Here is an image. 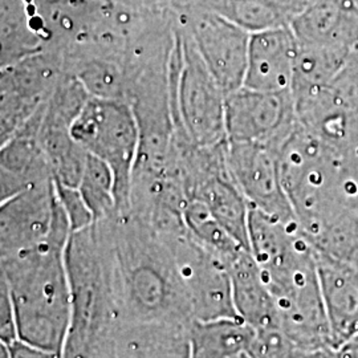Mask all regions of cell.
<instances>
[{
    "instance_id": "16",
    "label": "cell",
    "mask_w": 358,
    "mask_h": 358,
    "mask_svg": "<svg viewBox=\"0 0 358 358\" xmlns=\"http://www.w3.org/2000/svg\"><path fill=\"white\" fill-rule=\"evenodd\" d=\"M190 325L167 324L122 329L117 358H192Z\"/></svg>"
},
{
    "instance_id": "22",
    "label": "cell",
    "mask_w": 358,
    "mask_h": 358,
    "mask_svg": "<svg viewBox=\"0 0 358 358\" xmlns=\"http://www.w3.org/2000/svg\"><path fill=\"white\" fill-rule=\"evenodd\" d=\"M77 189L88 206L94 223L115 215V177L103 161L90 154L87 155Z\"/></svg>"
},
{
    "instance_id": "14",
    "label": "cell",
    "mask_w": 358,
    "mask_h": 358,
    "mask_svg": "<svg viewBox=\"0 0 358 358\" xmlns=\"http://www.w3.org/2000/svg\"><path fill=\"white\" fill-rule=\"evenodd\" d=\"M51 73L32 56L0 69V115L17 130L51 97Z\"/></svg>"
},
{
    "instance_id": "10",
    "label": "cell",
    "mask_w": 358,
    "mask_h": 358,
    "mask_svg": "<svg viewBox=\"0 0 358 358\" xmlns=\"http://www.w3.org/2000/svg\"><path fill=\"white\" fill-rule=\"evenodd\" d=\"M227 162L231 176L250 207L284 223H297L282 186L276 148L266 143L227 141Z\"/></svg>"
},
{
    "instance_id": "20",
    "label": "cell",
    "mask_w": 358,
    "mask_h": 358,
    "mask_svg": "<svg viewBox=\"0 0 358 358\" xmlns=\"http://www.w3.org/2000/svg\"><path fill=\"white\" fill-rule=\"evenodd\" d=\"M317 255L328 257L358 273V214L346 208L309 239Z\"/></svg>"
},
{
    "instance_id": "8",
    "label": "cell",
    "mask_w": 358,
    "mask_h": 358,
    "mask_svg": "<svg viewBox=\"0 0 358 358\" xmlns=\"http://www.w3.org/2000/svg\"><path fill=\"white\" fill-rule=\"evenodd\" d=\"M192 303L194 320L241 319L232 294L230 271L189 234L169 238Z\"/></svg>"
},
{
    "instance_id": "12",
    "label": "cell",
    "mask_w": 358,
    "mask_h": 358,
    "mask_svg": "<svg viewBox=\"0 0 358 358\" xmlns=\"http://www.w3.org/2000/svg\"><path fill=\"white\" fill-rule=\"evenodd\" d=\"M299 44L291 27L251 34L243 87L287 93L292 90Z\"/></svg>"
},
{
    "instance_id": "3",
    "label": "cell",
    "mask_w": 358,
    "mask_h": 358,
    "mask_svg": "<svg viewBox=\"0 0 358 358\" xmlns=\"http://www.w3.org/2000/svg\"><path fill=\"white\" fill-rule=\"evenodd\" d=\"M65 267L71 315L62 358H117L120 315L109 257L96 223L71 234Z\"/></svg>"
},
{
    "instance_id": "30",
    "label": "cell",
    "mask_w": 358,
    "mask_h": 358,
    "mask_svg": "<svg viewBox=\"0 0 358 358\" xmlns=\"http://www.w3.org/2000/svg\"><path fill=\"white\" fill-rule=\"evenodd\" d=\"M344 358H358V349H343Z\"/></svg>"
},
{
    "instance_id": "15",
    "label": "cell",
    "mask_w": 358,
    "mask_h": 358,
    "mask_svg": "<svg viewBox=\"0 0 358 358\" xmlns=\"http://www.w3.org/2000/svg\"><path fill=\"white\" fill-rule=\"evenodd\" d=\"M227 268L239 317L251 325L255 332L280 328L273 299L251 252H241Z\"/></svg>"
},
{
    "instance_id": "2",
    "label": "cell",
    "mask_w": 358,
    "mask_h": 358,
    "mask_svg": "<svg viewBox=\"0 0 358 358\" xmlns=\"http://www.w3.org/2000/svg\"><path fill=\"white\" fill-rule=\"evenodd\" d=\"M71 234L69 222L56 198L48 239L34 250L0 262V275L13 299L17 338L60 355L71 315L65 267Z\"/></svg>"
},
{
    "instance_id": "29",
    "label": "cell",
    "mask_w": 358,
    "mask_h": 358,
    "mask_svg": "<svg viewBox=\"0 0 358 358\" xmlns=\"http://www.w3.org/2000/svg\"><path fill=\"white\" fill-rule=\"evenodd\" d=\"M0 358H10V345L0 340Z\"/></svg>"
},
{
    "instance_id": "27",
    "label": "cell",
    "mask_w": 358,
    "mask_h": 358,
    "mask_svg": "<svg viewBox=\"0 0 358 358\" xmlns=\"http://www.w3.org/2000/svg\"><path fill=\"white\" fill-rule=\"evenodd\" d=\"M10 358H62L60 353L15 340L10 345Z\"/></svg>"
},
{
    "instance_id": "13",
    "label": "cell",
    "mask_w": 358,
    "mask_h": 358,
    "mask_svg": "<svg viewBox=\"0 0 358 358\" xmlns=\"http://www.w3.org/2000/svg\"><path fill=\"white\" fill-rule=\"evenodd\" d=\"M316 262L332 345L341 350L358 334V273L317 254Z\"/></svg>"
},
{
    "instance_id": "7",
    "label": "cell",
    "mask_w": 358,
    "mask_h": 358,
    "mask_svg": "<svg viewBox=\"0 0 358 358\" xmlns=\"http://www.w3.org/2000/svg\"><path fill=\"white\" fill-rule=\"evenodd\" d=\"M178 27L192 38L206 68L226 96L243 87L250 32L192 0L182 6Z\"/></svg>"
},
{
    "instance_id": "5",
    "label": "cell",
    "mask_w": 358,
    "mask_h": 358,
    "mask_svg": "<svg viewBox=\"0 0 358 358\" xmlns=\"http://www.w3.org/2000/svg\"><path fill=\"white\" fill-rule=\"evenodd\" d=\"M169 81L176 130L198 146L227 142L226 93L206 68L192 38L178 26Z\"/></svg>"
},
{
    "instance_id": "6",
    "label": "cell",
    "mask_w": 358,
    "mask_h": 358,
    "mask_svg": "<svg viewBox=\"0 0 358 358\" xmlns=\"http://www.w3.org/2000/svg\"><path fill=\"white\" fill-rule=\"evenodd\" d=\"M71 136L87 153L112 170L115 215L128 214L140 153V127L131 105L122 100L90 96L71 125Z\"/></svg>"
},
{
    "instance_id": "24",
    "label": "cell",
    "mask_w": 358,
    "mask_h": 358,
    "mask_svg": "<svg viewBox=\"0 0 358 358\" xmlns=\"http://www.w3.org/2000/svg\"><path fill=\"white\" fill-rule=\"evenodd\" d=\"M0 340L11 345L17 340L16 321L10 288L4 278L0 275Z\"/></svg>"
},
{
    "instance_id": "25",
    "label": "cell",
    "mask_w": 358,
    "mask_h": 358,
    "mask_svg": "<svg viewBox=\"0 0 358 358\" xmlns=\"http://www.w3.org/2000/svg\"><path fill=\"white\" fill-rule=\"evenodd\" d=\"M340 192L346 208L358 214V167L350 169L341 164Z\"/></svg>"
},
{
    "instance_id": "11",
    "label": "cell",
    "mask_w": 358,
    "mask_h": 358,
    "mask_svg": "<svg viewBox=\"0 0 358 358\" xmlns=\"http://www.w3.org/2000/svg\"><path fill=\"white\" fill-rule=\"evenodd\" d=\"M53 180L28 186L0 206V262L44 243L55 214Z\"/></svg>"
},
{
    "instance_id": "4",
    "label": "cell",
    "mask_w": 358,
    "mask_h": 358,
    "mask_svg": "<svg viewBox=\"0 0 358 358\" xmlns=\"http://www.w3.org/2000/svg\"><path fill=\"white\" fill-rule=\"evenodd\" d=\"M282 186L308 241L346 210L340 192L341 159L299 121L278 148Z\"/></svg>"
},
{
    "instance_id": "28",
    "label": "cell",
    "mask_w": 358,
    "mask_h": 358,
    "mask_svg": "<svg viewBox=\"0 0 358 358\" xmlns=\"http://www.w3.org/2000/svg\"><path fill=\"white\" fill-rule=\"evenodd\" d=\"M17 128L10 122L7 118L0 115V150L13 140V136L16 134Z\"/></svg>"
},
{
    "instance_id": "23",
    "label": "cell",
    "mask_w": 358,
    "mask_h": 358,
    "mask_svg": "<svg viewBox=\"0 0 358 358\" xmlns=\"http://www.w3.org/2000/svg\"><path fill=\"white\" fill-rule=\"evenodd\" d=\"M53 186H55L56 198L64 211L72 232L88 229L94 223L93 215L77 187L64 186L55 180H53Z\"/></svg>"
},
{
    "instance_id": "18",
    "label": "cell",
    "mask_w": 358,
    "mask_h": 358,
    "mask_svg": "<svg viewBox=\"0 0 358 358\" xmlns=\"http://www.w3.org/2000/svg\"><path fill=\"white\" fill-rule=\"evenodd\" d=\"M353 55L340 48L299 45L291 90L292 97L329 87Z\"/></svg>"
},
{
    "instance_id": "17",
    "label": "cell",
    "mask_w": 358,
    "mask_h": 358,
    "mask_svg": "<svg viewBox=\"0 0 358 358\" xmlns=\"http://www.w3.org/2000/svg\"><path fill=\"white\" fill-rule=\"evenodd\" d=\"M255 329L242 319L192 320L189 328L192 358H239L247 355Z\"/></svg>"
},
{
    "instance_id": "26",
    "label": "cell",
    "mask_w": 358,
    "mask_h": 358,
    "mask_svg": "<svg viewBox=\"0 0 358 358\" xmlns=\"http://www.w3.org/2000/svg\"><path fill=\"white\" fill-rule=\"evenodd\" d=\"M26 187L28 186H26L22 179L13 176L7 169L0 166V206L4 205L7 201H10Z\"/></svg>"
},
{
    "instance_id": "21",
    "label": "cell",
    "mask_w": 358,
    "mask_h": 358,
    "mask_svg": "<svg viewBox=\"0 0 358 358\" xmlns=\"http://www.w3.org/2000/svg\"><path fill=\"white\" fill-rule=\"evenodd\" d=\"M185 226L192 239L219 257L227 267L241 252L247 251L222 227L202 202L189 199L183 208Z\"/></svg>"
},
{
    "instance_id": "31",
    "label": "cell",
    "mask_w": 358,
    "mask_h": 358,
    "mask_svg": "<svg viewBox=\"0 0 358 358\" xmlns=\"http://www.w3.org/2000/svg\"><path fill=\"white\" fill-rule=\"evenodd\" d=\"M343 349H358V334L356 337H353Z\"/></svg>"
},
{
    "instance_id": "32",
    "label": "cell",
    "mask_w": 358,
    "mask_h": 358,
    "mask_svg": "<svg viewBox=\"0 0 358 358\" xmlns=\"http://www.w3.org/2000/svg\"><path fill=\"white\" fill-rule=\"evenodd\" d=\"M353 3H355V6L358 8V0H353Z\"/></svg>"
},
{
    "instance_id": "19",
    "label": "cell",
    "mask_w": 358,
    "mask_h": 358,
    "mask_svg": "<svg viewBox=\"0 0 358 358\" xmlns=\"http://www.w3.org/2000/svg\"><path fill=\"white\" fill-rule=\"evenodd\" d=\"M0 166L22 179L26 186L53 180L48 159L36 134L19 129L13 140L0 150Z\"/></svg>"
},
{
    "instance_id": "1",
    "label": "cell",
    "mask_w": 358,
    "mask_h": 358,
    "mask_svg": "<svg viewBox=\"0 0 358 358\" xmlns=\"http://www.w3.org/2000/svg\"><path fill=\"white\" fill-rule=\"evenodd\" d=\"M96 224L109 257L120 332L134 327L190 325V297L166 239L130 214Z\"/></svg>"
},
{
    "instance_id": "9",
    "label": "cell",
    "mask_w": 358,
    "mask_h": 358,
    "mask_svg": "<svg viewBox=\"0 0 358 358\" xmlns=\"http://www.w3.org/2000/svg\"><path fill=\"white\" fill-rule=\"evenodd\" d=\"M229 142L266 143L279 148L297 125L291 92L272 93L242 87L226 96Z\"/></svg>"
}]
</instances>
